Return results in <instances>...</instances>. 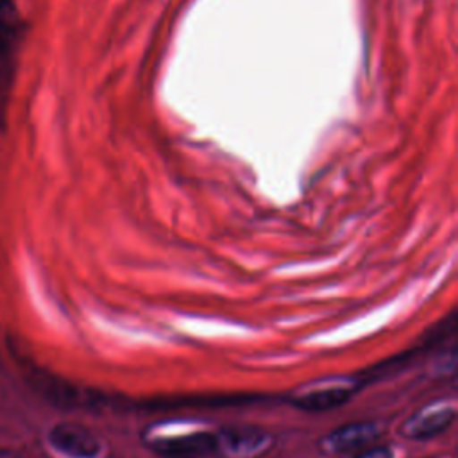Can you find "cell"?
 <instances>
[{"label": "cell", "mask_w": 458, "mask_h": 458, "mask_svg": "<svg viewBox=\"0 0 458 458\" xmlns=\"http://www.w3.org/2000/svg\"><path fill=\"white\" fill-rule=\"evenodd\" d=\"M50 444L70 458H97L100 454V440L77 422H59L48 433Z\"/></svg>", "instance_id": "1"}, {"label": "cell", "mask_w": 458, "mask_h": 458, "mask_svg": "<svg viewBox=\"0 0 458 458\" xmlns=\"http://www.w3.org/2000/svg\"><path fill=\"white\" fill-rule=\"evenodd\" d=\"M154 451L166 458H199L216 453V433L191 431L186 435H174L156 438Z\"/></svg>", "instance_id": "2"}, {"label": "cell", "mask_w": 458, "mask_h": 458, "mask_svg": "<svg viewBox=\"0 0 458 458\" xmlns=\"http://www.w3.org/2000/svg\"><path fill=\"white\" fill-rule=\"evenodd\" d=\"M454 417H456V411L453 406H445V404L428 406L413 413L410 419H406L399 431L404 435V438H413V440L433 438L435 435L445 431L453 424Z\"/></svg>", "instance_id": "3"}, {"label": "cell", "mask_w": 458, "mask_h": 458, "mask_svg": "<svg viewBox=\"0 0 458 458\" xmlns=\"http://www.w3.org/2000/svg\"><path fill=\"white\" fill-rule=\"evenodd\" d=\"M377 435L379 428L374 422H352L327 433L322 445L327 453H354L369 447Z\"/></svg>", "instance_id": "4"}, {"label": "cell", "mask_w": 458, "mask_h": 458, "mask_svg": "<svg viewBox=\"0 0 458 458\" xmlns=\"http://www.w3.org/2000/svg\"><path fill=\"white\" fill-rule=\"evenodd\" d=\"M268 445V435L256 429H229L216 433V453L229 458H250Z\"/></svg>", "instance_id": "5"}, {"label": "cell", "mask_w": 458, "mask_h": 458, "mask_svg": "<svg viewBox=\"0 0 458 458\" xmlns=\"http://www.w3.org/2000/svg\"><path fill=\"white\" fill-rule=\"evenodd\" d=\"M351 397V390L345 386H329L324 390L308 392L304 395H299L293 399V404L301 410L310 411H322V410H333L340 404H344Z\"/></svg>", "instance_id": "6"}, {"label": "cell", "mask_w": 458, "mask_h": 458, "mask_svg": "<svg viewBox=\"0 0 458 458\" xmlns=\"http://www.w3.org/2000/svg\"><path fill=\"white\" fill-rule=\"evenodd\" d=\"M347 458H394V453L386 445H374V447H363L360 451H354Z\"/></svg>", "instance_id": "7"}, {"label": "cell", "mask_w": 458, "mask_h": 458, "mask_svg": "<svg viewBox=\"0 0 458 458\" xmlns=\"http://www.w3.org/2000/svg\"><path fill=\"white\" fill-rule=\"evenodd\" d=\"M0 458H25V456L11 449H0Z\"/></svg>", "instance_id": "8"}]
</instances>
